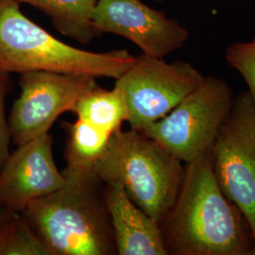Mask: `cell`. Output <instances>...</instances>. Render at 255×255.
Returning a JSON list of instances; mask_svg holds the SVG:
<instances>
[{
	"label": "cell",
	"instance_id": "17",
	"mask_svg": "<svg viewBox=\"0 0 255 255\" xmlns=\"http://www.w3.org/2000/svg\"><path fill=\"white\" fill-rule=\"evenodd\" d=\"M9 74L0 71V168L5 164L9 153V124L5 115V101L9 92Z\"/></svg>",
	"mask_w": 255,
	"mask_h": 255
},
{
	"label": "cell",
	"instance_id": "6",
	"mask_svg": "<svg viewBox=\"0 0 255 255\" xmlns=\"http://www.w3.org/2000/svg\"><path fill=\"white\" fill-rule=\"evenodd\" d=\"M204 78L190 63H168L142 53L117 79L115 87L126 101L129 127L142 131L169 114Z\"/></svg>",
	"mask_w": 255,
	"mask_h": 255
},
{
	"label": "cell",
	"instance_id": "10",
	"mask_svg": "<svg viewBox=\"0 0 255 255\" xmlns=\"http://www.w3.org/2000/svg\"><path fill=\"white\" fill-rule=\"evenodd\" d=\"M64 183L65 177L55 164L52 136L48 132L9 153L0 168V207L21 213L31 201Z\"/></svg>",
	"mask_w": 255,
	"mask_h": 255
},
{
	"label": "cell",
	"instance_id": "3",
	"mask_svg": "<svg viewBox=\"0 0 255 255\" xmlns=\"http://www.w3.org/2000/svg\"><path fill=\"white\" fill-rule=\"evenodd\" d=\"M135 56L126 49L92 52L70 46L27 18L17 0H0V71L119 79Z\"/></svg>",
	"mask_w": 255,
	"mask_h": 255
},
{
	"label": "cell",
	"instance_id": "13",
	"mask_svg": "<svg viewBox=\"0 0 255 255\" xmlns=\"http://www.w3.org/2000/svg\"><path fill=\"white\" fill-rule=\"evenodd\" d=\"M71 112L76 114L78 119L109 133L121 128L128 119L126 101L116 87L105 90L97 85L77 101Z\"/></svg>",
	"mask_w": 255,
	"mask_h": 255
},
{
	"label": "cell",
	"instance_id": "2",
	"mask_svg": "<svg viewBox=\"0 0 255 255\" xmlns=\"http://www.w3.org/2000/svg\"><path fill=\"white\" fill-rule=\"evenodd\" d=\"M65 183L21 212L52 255H117L104 183L94 169L67 166Z\"/></svg>",
	"mask_w": 255,
	"mask_h": 255
},
{
	"label": "cell",
	"instance_id": "20",
	"mask_svg": "<svg viewBox=\"0 0 255 255\" xmlns=\"http://www.w3.org/2000/svg\"><path fill=\"white\" fill-rule=\"evenodd\" d=\"M153 1H155V2H163L164 0H153Z\"/></svg>",
	"mask_w": 255,
	"mask_h": 255
},
{
	"label": "cell",
	"instance_id": "8",
	"mask_svg": "<svg viewBox=\"0 0 255 255\" xmlns=\"http://www.w3.org/2000/svg\"><path fill=\"white\" fill-rule=\"evenodd\" d=\"M97 85V78L88 75L20 74L21 93L8 119L10 140L20 146L48 133L58 118L72 111L77 101Z\"/></svg>",
	"mask_w": 255,
	"mask_h": 255
},
{
	"label": "cell",
	"instance_id": "12",
	"mask_svg": "<svg viewBox=\"0 0 255 255\" xmlns=\"http://www.w3.org/2000/svg\"><path fill=\"white\" fill-rule=\"evenodd\" d=\"M40 9L51 19L64 36L88 45L101 35L94 26V12L99 0H17Z\"/></svg>",
	"mask_w": 255,
	"mask_h": 255
},
{
	"label": "cell",
	"instance_id": "18",
	"mask_svg": "<svg viewBox=\"0 0 255 255\" xmlns=\"http://www.w3.org/2000/svg\"><path fill=\"white\" fill-rule=\"evenodd\" d=\"M250 255H255V237L254 238V243H253V247H252V251Z\"/></svg>",
	"mask_w": 255,
	"mask_h": 255
},
{
	"label": "cell",
	"instance_id": "4",
	"mask_svg": "<svg viewBox=\"0 0 255 255\" xmlns=\"http://www.w3.org/2000/svg\"><path fill=\"white\" fill-rule=\"evenodd\" d=\"M103 183L120 184L128 198L161 223L182 185V161L140 130L119 128L94 167Z\"/></svg>",
	"mask_w": 255,
	"mask_h": 255
},
{
	"label": "cell",
	"instance_id": "7",
	"mask_svg": "<svg viewBox=\"0 0 255 255\" xmlns=\"http://www.w3.org/2000/svg\"><path fill=\"white\" fill-rule=\"evenodd\" d=\"M210 155L221 191L241 211L255 238V107L249 92L235 98Z\"/></svg>",
	"mask_w": 255,
	"mask_h": 255
},
{
	"label": "cell",
	"instance_id": "15",
	"mask_svg": "<svg viewBox=\"0 0 255 255\" xmlns=\"http://www.w3.org/2000/svg\"><path fill=\"white\" fill-rule=\"evenodd\" d=\"M0 255H52L21 213L4 209L0 216Z\"/></svg>",
	"mask_w": 255,
	"mask_h": 255
},
{
	"label": "cell",
	"instance_id": "9",
	"mask_svg": "<svg viewBox=\"0 0 255 255\" xmlns=\"http://www.w3.org/2000/svg\"><path fill=\"white\" fill-rule=\"evenodd\" d=\"M94 26L101 34L123 37L142 53L159 58L182 48L189 39L186 27L141 0H99Z\"/></svg>",
	"mask_w": 255,
	"mask_h": 255
},
{
	"label": "cell",
	"instance_id": "1",
	"mask_svg": "<svg viewBox=\"0 0 255 255\" xmlns=\"http://www.w3.org/2000/svg\"><path fill=\"white\" fill-rule=\"evenodd\" d=\"M160 225L167 255H250L254 243L243 214L219 187L210 151L186 163L177 199Z\"/></svg>",
	"mask_w": 255,
	"mask_h": 255
},
{
	"label": "cell",
	"instance_id": "11",
	"mask_svg": "<svg viewBox=\"0 0 255 255\" xmlns=\"http://www.w3.org/2000/svg\"><path fill=\"white\" fill-rule=\"evenodd\" d=\"M104 200L117 255H168L160 223L140 209L120 184L104 183Z\"/></svg>",
	"mask_w": 255,
	"mask_h": 255
},
{
	"label": "cell",
	"instance_id": "19",
	"mask_svg": "<svg viewBox=\"0 0 255 255\" xmlns=\"http://www.w3.org/2000/svg\"><path fill=\"white\" fill-rule=\"evenodd\" d=\"M2 212H3V208H2V207H0V216H1V214H2Z\"/></svg>",
	"mask_w": 255,
	"mask_h": 255
},
{
	"label": "cell",
	"instance_id": "16",
	"mask_svg": "<svg viewBox=\"0 0 255 255\" xmlns=\"http://www.w3.org/2000/svg\"><path fill=\"white\" fill-rule=\"evenodd\" d=\"M229 66L244 79L255 107V35L246 42L231 44L225 49Z\"/></svg>",
	"mask_w": 255,
	"mask_h": 255
},
{
	"label": "cell",
	"instance_id": "14",
	"mask_svg": "<svg viewBox=\"0 0 255 255\" xmlns=\"http://www.w3.org/2000/svg\"><path fill=\"white\" fill-rule=\"evenodd\" d=\"M67 131L64 157L67 166L80 169H94L109 142L112 133L77 119L66 123Z\"/></svg>",
	"mask_w": 255,
	"mask_h": 255
},
{
	"label": "cell",
	"instance_id": "5",
	"mask_svg": "<svg viewBox=\"0 0 255 255\" xmlns=\"http://www.w3.org/2000/svg\"><path fill=\"white\" fill-rule=\"evenodd\" d=\"M228 82L207 76L164 118L142 130L182 163L210 151L233 109Z\"/></svg>",
	"mask_w": 255,
	"mask_h": 255
}]
</instances>
